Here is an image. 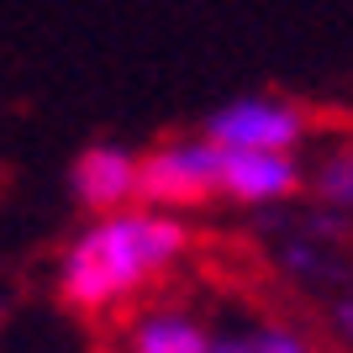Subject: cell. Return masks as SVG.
Instances as JSON below:
<instances>
[{"label":"cell","instance_id":"cell-7","mask_svg":"<svg viewBox=\"0 0 353 353\" xmlns=\"http://www.w3.org/2000/svg\"><path fill=\"white\" fill-rule=\"evenodd\" d=\"M216 327L190 306V301H143L121 316L117 353H211Z\"/></svg>","mask_w":353,"mask_h":353},{"label":"cell","instance_id":"cell-6","mask_svg":"<svg viewBox=\"0 0 353 353\" xmlns=\"http://www.w3.org/2000/svg\"><path fill=\"white\" fill-rule=\"evenodd\" d=\"M63 190H69L79 216H105V211L137 206V148L111 143V137L85 143L69 159Z\"/></svg>","mask_w":353,"mask_h":353},{"label":"cell","instance_id":"cell-1","mask_svg":"<svg viewBox=\"0 0 353 353\" xmlns=\"http://www.w3.org/2000/svg\"><path fill=\"white\" fill-rule=\"evenodd\" d=\"M195 253V221L159 206L85 216L53 253V295L79 322H117L153 301Z\"/></svg>","mask_w":353,"mask_h":353},{"label":"cell","instance_id":"cell-8","mask_svg":"<svg viewBox=\"0 0 353 353\" xmlns=\"http://www.w3.org/2000/svg\"><path fill=\"white\" fill-rule=\"evenodd\" d=\"M211 353H327L322 338L285 316H243L211 332Z\"/></svg>","mask_w":353,"mask_h":353},{"label":"cell","instance_id":"cell-9","mask_svg":"<svg viewBox=\"0 0 353 353\" xmlns=\"http://www.w3.org/2000/svg\"><path fill=\"white\" fill-rule=\"evenodd\" d=\"M306 201L353 221V137H338L306 159Z\"/></svg>","mask_w":353,"mask_h":353},{"label":"cell","instance_id":"cell-2","mask_svg":"<svg viewBox=\"0 0 353 353\" xmlns=\"http://www.w3.org/2000/svg\"><path fill=\"white\" fill-rule=\"evenodd\" d=\"M137 201L179 216L216 206V143L195 127L137 148Z\"/></svg>","mask_w":353,"mask_h":353},{"label":"cell","instance_id":"cell-4","mask_svg":"<svg viewBox=\"0 0 353 353\" xmlns=\"http://www.w3.org/2000/svg\"><path fill=\"white\" fill-rule=\"evenodd\" d=\"M216 201L274 216L306 201V153L285 148H216Z\"/></svg>","mask_w":353,"mask_h":353},{"label":"cell","instance_id":"cell-5","mask_svg":"<svg viewBox=\"0 0 353 353\" xmlns=\"http://www.w3.org/2000/svg\"><path fill=\"white\" fill-rule=\"evenodd\" d=\"M348 227H353L348 216L322 211V206L306 201V211L274 237V269H280L285 280L306 285V290L338 285L343 274H348V269H343V253H338V243L348 237Z\"/></svg>","mask_w":353,"mask_h":353},{"label":"cell","instance_id":"cell-10","mask_svg":"<svg viewBox=\"0 0 353 353\" xmlns=\"http://www.w3.org/2000/svg\"><path fill=\"white\" fill-rule=\"evenodd\" d=\"M327 332L338 343L343 353H353V295H332V306H327Z\"/></svg>","mask_w":353,"mask_h":353},{"label":"cell","instance_id":"cell-3","mask_svg":"<svg viewBox=\"0 0 353 353\" xmlns=\"http://www.w3.org/2000/svg\"><path fill=\"white\" fill-rule=\"evenodd\" d=\"M201 132L216 148H301L316 137V111L306 101H295L285 90H243L227 95L221 105H211L201 117Z\"/></svg>","mask_w":353,"mask_h":353}]
</instances>
